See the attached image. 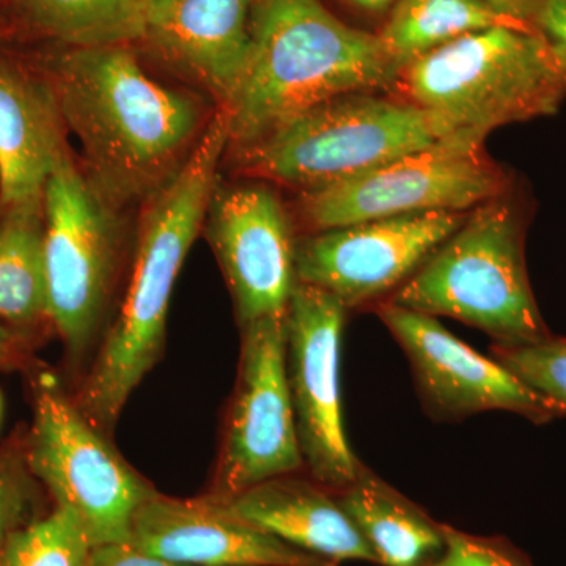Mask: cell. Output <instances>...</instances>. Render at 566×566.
<instances>
[{"label": "cell", "mask_w": 566, "mask_h": 566, "mask_svg": "<svg viewBox=\"0 0 566 566\" xmlns=\"http://www.w3.org/2000/svg\"><path fill=\"white\" fill-rule=\"evenodd\" d=\"M33 31L71 48L125 46L144 39L142 0H10Z\"/></svg>", "instance_id": "22"}, {"label": "cell", "mask_w": 566, "mask_h": 566, "mask_svg": "<svg viewBox=\"0 0 566 566\" xmlns=\"http://www.w3.org/2000/svg\"><path fill=\"white\" fill-rule=\"evenodd\" d=\"M251 32L243 77L221 107L240 150L335 96L392 91L400 73L378 35L345 24L322 0H255Z\"/></svg>", "instance_id": "3"}, {"label": "cell", "mask_w": 566, "mask_h": 566, "mask_svg": "<svg viewBox=\"0 0 566 566\" xmlns=\"http://www.w3.org/2000/svg\"><path fill=\"white\" fill-rule=\"evenodd\" d=\"M93 543L76 513L55 505L50 515L14 532L0 566H88Z\"/></svg>", "instance_id": "23"}, {"label": "cell", "mask_w": 566, "mask_h": 566, "mask_svg": "<svg viewBox=\"0 0 566 566\" xmlns=\"http://www.w3.org/2000/svg\"><path fill=\"white\" fill-rule=\"evenodd\" d=\"M33 479L25 455H0V556L10 536L31 523L28 516L35 501Z\"/></svg>", "instance_id": "25"}, {"label": "cell", "mask_w": 566, "mask_h": 566, "mask_svg": "<svg viewBox=\"0 0 566 566\" xmlns=\"http://www.w3.org/2000/svg\"><path fill=\"white\" fill-rule=\"evenodd\" d=\"M253 6L255 0H142L144 40L223 107L251 52Z\"/></svg>", "instance_id": "16"}, {"label": "cell", "mask_w": 566, "mask_h": 566, "mask_svg": "<svg viewBox=\"0 0 566 566\" xmlns=\"http://www.w3.org/2000/svg\"><path fill=\"white\" fill-rule=\"evenodd\" d=\"M0 2H10V0H0Z\"/></svg>", "instance_id": "33"}, {"label": "cell", "mask_w": 566, "mask_h": 566, "mask_svg": "<svg viewBox=\"0 0 566 566\" xmlns=\"http://www.w3.org/2000/svg\"><path fill=\"white\" fill-rule=\"evenodd\" d=\"M0 416H2V397H0Z\"/></svg>", "instance_id": "32"}, {"label": "cell", "mask_w": 566, "mask_h": 566, "mask_svg": "<svg viewBox=\"0 0 566 566\" xmlns=\"http://www.w3.org/2000/svg\"><path fill=\"white\" fill-rule=\"evenodd\" d=\"M468 214L416 212L314 232L294 245L296 282L333 294L346 308L382 303Z\"/></svg>", "instance_id": "12"}, {"label": "cell", "mask_w": 566, "mask_h": 566, "mask_svg": "<svg viewBox=\"0 0 566 566\" xmlns=\"http://www.w3.org/2000/svg\"><path fill=\"white\" fill-rule=\"evenodd\" d=\"M534 28L566 71V0H543Z\"/></svg>", "instance_id": "28"}, {"label": "cell", "mask_w": 566, "mask_h": 566, "mask_svg": "<svg viewBox=\"0 0 566 566\" xmlns=\"http://www.w3.org/2000/svg\"><path fill=\"white\" fill-rule=\"evenodd\" d=\"M24 356V335L0 323V368L20 363Z\"/></svg>", "instance_id": "30"}, {"label": "cell", "mask_w": 566, "mask_h": 566, "mask_svg": "<svg viewBox=\"0 0 566 566\" xmlns=\"http://www.w3.org/2000/svg\"><path fill=\"white\" fill-rule=\"evenodd\" d=\"M229 144L221 109L177 174L148 200L125 303L74 398L103 433L114 428L134 390L161 359L175 282L210 210Z\"/></svg>", "instance_id": "2"}, {"label": "cell", "mask_w": 566, "mask_h": 566, "mask_svg": "<svg viewBox=\"0 0 566 566\" xmlns=\"http://www.w3.org/2000/svg\"><path fill=\"white\" fill-rule=\"evenodd\" d=\"M392 92L476 139L501 126L556 114L566 71L546 40L526 25L468 33L409 63Z\"/></svg>", "instance_id": "5"}, {"label": "cell", "mask_w": 566, "mask_h": 566, "mask_svg": "<svg viewBox=\"0 0 566 566\" xmlns=\"http://www.w3.org/2000/svg\"><path fill=\"white\" fill-rule=\"evenodd\" d=\"M132 543L192 566H340L286 545L205 495L182 501L153 494L134 516Z\"/></svg>", "instance_id": "15"}, {"label": "cell", "mask_w": 566, "mask_h": 566, "mask_svg": "<svg viewBox=\"0 0 566 566\" xmlns=\"http://www.w3.org/2000/svg\"><path fill=\"white\" fill-rule=\"evenodd\" d=\"M513 189L483 140L457 134L427 150L303 192L301 212L314 232L428 211H471Z\"/></svg>", "instance_id": "9"}, {"label": "cell", "mask_w": 566, "mask_h": 566, "mask_svg": "<svg viewBox=\"0 0 566 566\" xmlns=\"http://www.w3.org/2000/svg\"><path fill=\"white\" fill-rule=\"evenodd\" d=\"M528 216L515 188L479 205L387 301L460 319L490 335L493 345L545 340L553 334L527 273Z\"/></svg>", "instance_id": "4"}, {"label": "cell", "mask_w": 566, "mask_h": 566, "mask_svg": "<svg viewBox=\"0 0 566 566\" xmlns=\"http://www.w3.org/2000/svg\"><path fill=\"white\" fill-rule=\"evenodd\" d=\"M346 2L365 13L382 14L392 10L398 0H346Z\"/></svg>", "instance_id": "31"}, {"label": "cell", "mask_w": 566, "mask_h": 566, "mask_svg": "<svg viewBox=\"0 0 566 566\" xmlns=\"http://www.w3.org/2000/svg\"><path fill=\"white\" fill-rule=\"evenodd\" d=\"M502 24L523 25L482 0H398L378 39L401 70L450 41Z\"/></svg>", "instance_id": "21"}, {"label": "cell", "mask_w": 566, "mask_h": 566, "mask_svg": "<svg viewBox=\"0 0 566 566\" xmlns=\"http://www.w3.org/2000/svg\"><path fill=\"white\" fill-rule=\"evenodd\" d=\"M457 136L398 96L346 93L243 148L249 172L303 192L352 180Z\"/></svg>", "instance_id": "6"}, {"label": "cell", "mask_w": 566, "mask_h": 566, "mask_svg": "<svg viewBox=\"0 0 566 566\" xmlns=\"http://www.w3.org/2000/svg\"><path fill=\"white\" fill-rule=\"evenodd\" d=\"M212 502L286 545L334 564H378L374 549L338 502L337 493L311 475L296 472L274 476L227 501Z\"/></svg>", "instance_id": "17"}, {"label": "cell", "mask_w": 566, "mask_h": 566, "mask_svg": "<svg viewBox=\"0 0 566 566\" xmlns=\"http://www.w3.org/2000/svg\"><path fill=\"white\" fill-rule=\"evenodd\" d=\"M44 77L85 180L114 212L150 200L203 133L199 98L153 80L128 48H71Z\"/></svg>", "instance_id": "1"}, {"label": "cell", "mask_w": 566, "mask_h": 566, "mask_svg": "<svg viewBox=\"0 0 566 566\" xmlns=\"http://www.w3.org/2000/svg\"><path fill=\"white\" fill-rule=\"evenodd\" d=\"M446 553L434 566H534L504 536L472 535L444 524Z\"/></svg>", "instance_id": "26"}, {"label": "cell", "mask_w": 566, "mask_h": 566, "mask_svg": "<svg viewBox=\"0 0 566 566\" xmlns=\"http://www.w3.org/2000/svg\"><path fill=\"white\" fill-rule=\"evenodd\" d=\"M387 329L403 348L428 415L457 422L485 411H509L535 424L558 419L495 359L482 356L446 329L436 316L382 301L375 305Z\"/></svg>", "instance_id": "13"}, {"label": "cell", "mask_w": 566, "mask_h": 566, "mask_svg": "<svg viewBox=\"0 0 566 566\" xmlns=\"http://www.w3.org/2000/svg\"><path fill=\"white\" fill-rule=\"evenodd\" d=\"M345 307L333 294L296 282L286 307V381L308 475L334 493L360 463L346 439L340 392Z\"/></svg>", "instance_id": "11"}, {"label": "cell", "mask_w": 566, "mask_h": 566, "mask_svg": "<svg viewBox=\"0 0 566 566\" xmlns=\"http://www.w3.org/2000/svg\"><path fill=\"white\" fill-rule=\"evenodd\" d=\"M237 385L229 409L211 501H227L249 488L304 471L286 381V312L241 326Z\"/></svg>", "instance_id": "10"}, {"label": "cell", "mask_w": 566, "mask_h": 566, "mask_svg": "<svg viewBox=\"0 0 566 566\" xmlns=\"http://www.w3.org/2000/svg\"><path fill=\"white\" fill-rule=\"evenodd\" d=\"M48 319L43 200L2 210L0 323L17 333Z\"/></svg>", "instance_id": "20"}, {"label": "cell", "mask_w": 566, "mask_h": 566, "mask_svg": "<svg viewBox=\"0 0 566 566\" xmlns=\"http://www.w3.org/2000/svg\"><path fill=\"white\" fill-rule=\"evenodd\" d=\"M491 356L538 395L557 417H566V338L549 337L536 344L491 346Z\"/></svg>", "instance_id": "24"}, {"label": "cell", "mask_w": 566, "mask_h": 566, "mask_svg": "<svg viewBox=\"0 0 566 566\" xmlns=\"http://www.w3.org/2000/svg\"><path fill=\"white\" fill-rule=\"evenodd\" d=\"M24 455L55 505L76 513L93 546L132 542L137 510L158 493L50 374H41L33 386Z\"/></svg>", "instance_id": "7"}, {"label": "cell", "mask_w": 566, "mask_h": 566, "mask_svg": "<svg viewBox=\"0 0 566 566\" xmlns=\"http://www.w3.org/2000/svg\"><path fill=\"white\" fill-rule=\"evenodd\" d=\"M88 566H192L167 560L140 549L132 542L93 546Z\"/></svg>", "instance_id": "27"}, {"label": "cell", "mask_w": 566, "mask_h": 566, "mask_svg": "<svg viewBox=\"0 0 566 566\" xmlns=\"http://www.w3.org/2000/svg\"><path fill=\"white\" fill-rule=\"evenodd\" d=\"M61 112L46 77L0 59V210L43 200L66 150Z\"/></svg>", "instance_id": "18"}, {"label": "cell", "mask_w": 566, "mask_h": 566, "mask_svg": "<svg viewBox=\"0 0 566 566\" xmlns=\"http://www.w3.org/2000/svg\"><path fill=\"white\" fill-rule=\"evenodd\" d=\"M208 238L232 290L241 326L285 314L296 273L289 216L274 191L244 185L214 192Z\"/></svg>", "instance_id": "14"}, {"label": "cell", "mask_w": 566, "mask_h": 566, "mask_svg": "<svg viewBox=\"0 0 566 566\" xmlns=\"http://www.w3.org/2000/svg\"><path fill=\"white\" fill-rule=\"evenodd\" d=\"M482 2L506 20L528 25V28H534L536 14L543 6V0H482Z\"/></svg>", "instance_id": "29"}, {"label": "cell", "mask_w": 566, "mask_h": 566, "mask_svg": "<svg viewBox=\"0 0 566 566\" xmlns=\"http://www.w3.org/2000/svg\"><path fill=\"white\" fill-rule=\"evenodd\" d=\"M43 214L48 316L76 364L95 342L117 277V212L66 148L44 186Z\"/></svg>", "instance_id": "8"}, {"label": "cell", "mask_w": 566, "mask_h": 566, "mask_svg": "<svg viewBox=\"0 0 566 566\" xmlns=\"http://www.w3.org/2000/svg\"><path fill=\"white\" fill-rule=\"evenodd\" d=\"M338 502L381 566H434L446 553L444 524L360 465Z\"/></svg>", "instance_id": "19"}]
</instances>
